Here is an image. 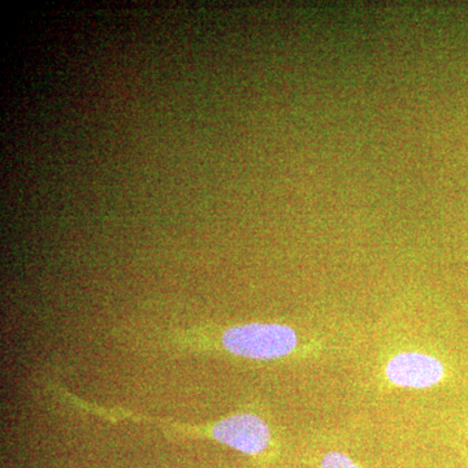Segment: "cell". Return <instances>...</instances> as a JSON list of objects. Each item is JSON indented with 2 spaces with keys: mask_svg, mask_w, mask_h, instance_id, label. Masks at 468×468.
I'll use <instances>...</instances> for the list:
<instances>
[{
  "mask_svg": "<svg viewBox=\"0 0 468 468\" xmlns=\"http://www.w3.org/2000/svg\"><path fill=\"white\" fill-rule=\"evenodd\" d=\"M223 345L229 353L243 358L279 359L295 350L298 335L288 325L252 323L228 329Z\"/></svg>",
  "mask_w": 468,
  "mask_h": 468,
  "instance_id": "6da1fadb",
  "label": "cell"
},
{
  "mask_svg": "<svg viewBox=\"0 0 468 468\" xmlns=\"http://www.w3.org/2000/svg\"><path fill=\"white\" fill-rule=\"evenodd\" d=\"M212 436L218 442L249 455L261 454L271 442L270 427L252 414H236L223 419L212 428Z\"/></svg>",
  "mask_w": 468,
  "mask_h": 468,
  "instance_id": "7a4b0ae2",
  "label": "cell"
},
{
  "mask_svg": "<svg viewBox=\"0 0 468 468\" xmlns=\"http://www.w3.org/2000/svg\"><path fill=\"white\" fill-rule=\"evenodd\" d=\"M385 375L397 387L426 389L442 380L445 368L435 356L406 351L397 354L388 362Z\"/></svg>",
  "mask_w": 468,
  "mask_h": 468,
  "instance_id": "3957f363",
  "label": "cell"
},
{
  "mask_svg": "<svg viewBox=\"0 0 468 468\" xmlns=\"http://www.w3.org/2000/svg\"><path fill=\"white\" fill-rule=\"evenodd\" d=\"M320 468H362L350 460L347 455L338 452H329L323 455Z\"/></svg>",
  "mask_w": 468,
  "mask_h": 468,
  "instance_id": "277c9868",
  "label": "cell"
}]
</instances>
